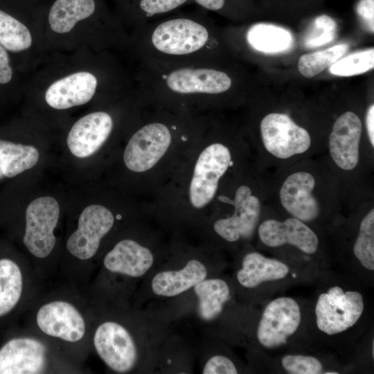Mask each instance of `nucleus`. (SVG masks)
Here are the masks:
<instances>
[{"mask_svg":"<svg viewBox=\"0 0 374 374\" xmlns=\"http://www.w3.org/2000/svg\"><path fill=\"white\" fill-rule=\"evenodd\" d=\"M259 129L265 149L275 158L288 159L310 148L309 132L287 114L268 113L262 118Z\"/></svg>","mask_w":374,"mask_h":374,"instance_id":"9","label":"nucleus"},{"mask_svg":"<svg viewBox=\"0 0 374 374\" xmlns=\"http://www.w3.org/2000/svg\"><path fill=\"white\" fill-rule=\"evenodd\" d=\"M195 299V312L204 323L217 321L233 299V285L227 280L211 276L192 290Z\"/></svg>","mask_w":374,"mask_h":374,"instance_id":"22","label":"nucleus"},{"mask_svg":"<svg viewBox=\"0 0 374 374\" xmlns=\"http://www.w3.org/2000/svg\"><path fill=\"white\" fill-rule=\"evenodd\" d=\"M362 122L354 112L346 111L335 121L329 135L330 155L341 170L355 169L359 161Z\"/></svg>","mask_w":374,"mask_h":374,"instance_id":"20","label":"nucleus"},{"mask_svg":"<svg viewBox=\"0 0 374 374\" xmlns=\"http://www.w3.org/2000/svg\"><path fill=\"white\" fill-rule=\"evenodd\" d=\"M13 75L9 53L0 45V87L8 85Z\"/></svg>","mask_w":374,"mask_h":374,"instance_id":"36","label":"nucleus"},{"mask_svg":"<svg viewBox=\"0 0 374 374\" xmlns=\"http://www.w3.org/2000/svg\"><path fill=\"white\" fill-rule=\"evenodd\" d=\"M155 256L152 250L132 239L118 242L103 259V271L110 276L136 281L154 269Z\"/></svg>","mask_w":374,"mask_h":374,"instance_id":"17","label":"nucleus"},{"mask_svg":"<svg viewBox=\"0 0 374 374\" xmlns=\"http://www.w3.org/2000/svg\"><path fill=\"white\" fill-rule=\"evenodd\" d=\"M114 127L111 115L100 111L89 114L75 123L67 136V145L75 157L93 154L107 140Z\"/></svg>","mask_w":374,"mask_h":374,"instance_id":"21","label":"nucleus"},{"mask_svg":"<svg viewBox=\"0 0 374 374\" xmlns=\"http://www.w3.org/2000/svg\"><path fill=\"white\" fill-rule=\"evenodd\" d=\"M300 303L291 296H278L264 307L255 328V340L262 348H283L299 332L303 322Z\"/></svg>","mask_w":374,"mask_h":374,"instance_id":"8","label":"nucleus"},{"mask_svg":"<svg viewBox=\"0 0 374 374\" xmlns=\"http://www.w3.org/2000/svg\"><path fill=\"white\" fill-rule=\"evenodd\" d=\"M348 49V44L341 43L322 50L304 53L299 57L298 70L303 77L313 78L346 55Z\"/></svg>","mask_w":374,"mask_h":374,"instance_id":"28","label":"nucleus"},{"mask_svg":"<svg viewBox=\"0 0 374 374\" xmlns=\"http://www.w3.org/2000/svg\"><path fill=\"white\" fill-rule=\"evenodd\" d=\"M294 270V266L287 262L249 251L237 265L235 280L239 287L252 291L267 285L288 281Z\"/></svg>","mask_w":374,"mask_h":374,"instance_id":"18","label":"nucleus"},{"mask_svg":"<svg viewBox=\"0 0 374 374\" xmlns=\"http://www.w3.org/2000/svg\"><path fill=\"white\" fill-rule=\"evenodd\" d=\"M114 224V217L107 208L98 204L86 207L79 216L77 229L67 239V251L80 261L91 260Z\"/></svg>","mask_w":374,"mask_h":374,"instance_id":"14","label":"nucleus"},{"mask_svg":"<svg viewBox=\"0 0 374 374\" xmlns=\"http://www.w3.org/2000/svg\"><path fill=\"white\" fill-rule=\"evenodd\" d=\"M220 199L231 204L234 211L231 215L217 220L213 226L215 233L224 240L234 243L251 238L259 224L261 204L253 195L251 188L240 186L233 199L220 197Z\"/></svg>","mask_w":374,"mask_h":374,"instance_id":"13","label":"nucleus"},{"mask_svg":"<svg viewBox=\"0 0 374 374\" xmlns=\"http://www.w3.org/2000/svg\"><path fill=\"white\" fill-rule=\"evenodd\" d=\"M261 243L268 248L276 249L290 246L307 256L316 255L319 248V239L308 224L290 217L284 220L267 219L257 228Z\"/></svg>","mask_w":374,"mask_h":374,"instance_id":"16","label":"nucleus"},{"mask_svg":"<svg viewBox=\"0 0 374 374\" xmlns=\"http://www.w3.org/2000/svg\"><path fill=\"white\" fill-rule=\"evenodd\" d=\"M211 267L204 260L192 258L179 265H168L152 270L149 289L160 299H172L186 294L193 287L211 276Z\"/></svg>","mask_w":374,"mask_h":374,"instance_id":"15","label":"nucleus"},{"mask_svg":"<svg viewBox=\"0 0 374 374\" xmlns=\"http://www.w3.org/2000/svg\"><path fill=\"white\" fill-rule=\"evenodd\" d=\"M129 15L136 26H142L193 4L192 0H127Z\"/></svg>","mask_w":374,"mask_h":374,"instance_id":"26","label":"nucleus"},{"mask_svg":"<svg viewBox=\"0 0 374 374\" xmlns=\"http://www.w3.org/2000/svg\"><path fill=\"white\" fill-rule=\"evenodd\" d=\"M374 68V48L359 50L343 55L329 68L336 76L349 77L366 73Z\"/></svg>","mask_w":374,"mask_h":374,"instance_id":"30","label":"nucleus"},{"mask_svg":"<svg viewBox=\"0 0 374 374\" xmlns=\"http://www.w3.org/2000/svg\"><path fill=\"white\" fill-rule=\"evenodd\" d=\"M92 344L100 359L113 372L125 374L137 369L143 359L142 344L126 322L105 319L92 334Z\"/></svg>","mask_w":374,"mask_h":374,"instance_id":"4","label":"nucleus"},{"mask_svg":"<svg viewBox=\"0 0 374 374\" xmlns=\"http://www.w3.org/2000/svg\"><path fill=\"white\" fill-rule=\"evenodd\" d=\"M0 374H37L52 371L53 348L44 338L13 327L1 337Z\"/></svg>","mask_w":374,"mask_h":374,"instance_id":"7","label":"nucleus"},{"mask_svg":"<svg viewBox=\"0 0 374 374\" xmlns=\"http://www.w3.org/2000/svg\"><path fill=\"white\" fill-rule=\"evenodd\" d=\"M60 217V207L51 197L36 198L27 206L22 243L34 258L43 260L56 244L54 229Z\"/></svg>","mask_w":374,"mask_h":374,"instance_id":"10","label":"nucleus"},{"mask_svg":"<svg viewBox=\"0 0 374 374\" xmlns=\"http://www.w3.org/2000/svg\"><path fill=\"white\" fill-rule=\"evenodd\" d=\"M96 8L95 0H56L48 15L50 26L56 33H68L78 21L91 16Z\"/></svg>","mask_w":374,"mask_h":374,"instance_id":"24","label":"nucleus"},{"mask_svg":"<svg viewBox=\"0 0 374 374\" xmlns=\"http://www.w3.org/2000/svg\"><path fill=\"white\" fill-rule=\"evenodd\" d=\"M366 296L360 288L341 279L322 285L314 308L317 331L322 337L344 338L366 317Z\"/></svg>","mask_w":374,"mask_h":374,"instance_id":"3","label":"nucleus"},{"mask_svg":"<svg viewBox=\"0 0 374 374\" xmlns=\"http://www.w3.org/2000/svg\"><path fill=\"white\" fill-rule=\"evenodd\" d=\"M175 127L160 121H153L138 129L124 152L123 160L127 168L136 172L151 169L168 149Z\"/></svg>","mask_w":374,"mask_h":374,"instance_id":"11","label":"nucleus"},{"mask_svg":"<svg viewBox=\"0 0 374 374\" xmlns=\"http://www.w3.org/2000/svg\"><path fill=\"white\" fill-rule=\"evenodd\" d=\"M30 265L0 246V337L30 305Z\"/></svg>","mask_w":374,"mask_h":374,"instance_id":"6","label":"nucleus"},{"mask_svg":"<svg viewBox=\"0 0 374 374\" xmlns=\"http://www.w3.org/2000/svg\"><path fill=\"white\" fill-rule=\"evenodd\" d=\"M32 37L28 28L19 20L0 9V45L8 53L29 48Z\"/></svg>","mask_w":374,"mask_h":374,"instance_id":"29","label":"nucleus"},{"mask_svg":"<svg viewBox=\"0 0 374 374\" xmlns=\"http://www.w3.org/2000/svg\"><path fill=\"white\" fill-rule=\"evenodd\" d=\"M316 179L307 171L290 174L279 190L283 208L291 215L306 224L314 222L321 213L320 204L314 194Z\"/></svg>","mask_w":374,"mask_h":374,"instance_id":"19","label":"nucleus"},{"mask_svg":"<svg viewBox=\"0 0 374 374\" xmlns=\"http://www.w3.org/2000/svg\"><path fill=\"white\" fill-rule=\"evenodd\" d=\"M141 93L147 100L185 105L210 104L242 96L247 75L233 62L166 67L140 66Z\"/></svg>","mask_w":374,"mask_h":374,"instance_id":"2","label":"nucleus"},{"mask_svg":"<svg viewBox=\"0 0 374 374\" xmlns=\"http://www.w3.org/2000/svg\"><path fill=\"white\" fill-rule=\"evenodd\" d=\"M98 86L96 77L86 71L78 72L53 82L47 89V104L57 109L84 105L95 94Z\"/></svg>","mask_w":374,"mask_h":374,"instance_id":"23","label":"nucleus"},{"mask_svg":"<svg viewBox=\"0 0 374 374\" xmlns=\"http://www.w3.org/2000/svg\"><path fill=\"white\" fill-rule=\"evenodd\" d=\"M365 125L369 142L374 147V104L368 107L365 116Z\"/></svg>","mask_w":374,"mask_h":374,"instance_id":"37","label":"nucleus"},{"mask_svg":"<svg viewBox=\"0 0 374 374\" xmlns=\"http://www.w3.org/2000/svg\"><path fill=\"white\" fill-rule=\"evenodd\" d=\"M353 255L364 271H374V210L371 208L362 218L353 245Z\"/></svg>","mask_w":374,"mask_h":374,"instance_id":"27","label":"nucleus"},{"mask_svg":"<svg viewBox=\"0 0 374 374\" xmlns=\"http://www.w3.org/2000/svg\"><path fill=\"white\" fill-rule=\"evenodd\" d=\"M34 321L42 337L69 348L86 342L89 336L86 313L72 299L55 298L43 301L34 313Z\"/></svg>","mask_w":374,"mask_h":374,"instance_id":"5","label":"nucleus"},{"mask_svg":"<svg viewBox=\"0 0 374 374\" xmlns=\"http://www.w3.org/2000/svg\"><path fill=\"white\" fill-rule=\"evenodd\" d=\"M282 369L290 374H338L339 371L326 368L323 362L311 355L289 353L280 357Z\"/></svg>","mask_w":374,"mask_h":374,"instance_id":"31","label":"nucleus"},{"mask_svg":"<svg viewBox=\"0 0 374 374\" xmlns=\"http://www.w3.org/2000/svg\"><path fill=\"white\" fill-rule=\"evenodd\" d=\"M203 374H237L239 368L230 357L222 353H216L208 357L202 366Z\"/></svg>","mask_w":374,"mask_h":374,"instance_id":"34","label":"nucleus"},{"mask_svg":"<svg viewBox=\"0 0 374 374\" xmlns=\"http://www.w3.org/2000/svg\"><path fill=\"white\" fill-rule=\"evenodd\" d=\"M374 0H360L357 6V12L368 31L373 33Z\"/></svg>","mask_w":374,"mask_h":374,"instance_id":"35","label":"nucleus"},{"mask_svg":"<svg viewBox=\"0 0 374 374\" xmlns=\"http://www.w3.org/2000/svg\"><path fill=\"white\" fill-rule=\"evenodd\" d=\"M140 66L166 67L225 64L234 58L221 29L198 8L175 12L136 29L134 36Z\"/></svg>","mask_w":374,"mask_h":374,"instance_id":"1","label":"nucleus"},{"mask_svg":"<svg viewBox=\"0 0 374 374\" xmlns=\"http://www.w3.org/2000/svg\"><path fill=\"white\" fill-rule=\"evenodd\" d=\"M39 156L34 146L0 137V166L4 177H15L33 168Z\"/></svg>","mask_w":374,"mask_h":374,"instance_id":"25","label":"nucleus"},{"mask_svg":"<svg viewBox=\"0 0 374 374\" xmlns=\"http://www.w3.org/2000/svg\"><path fill=\"white\" fill-rule=\"evenodd\" d=\"M4 177V175L3 174L2 170L0 166V180Z\"/></svg>","mask_w":374,"mask_h":374,"instance_id":"38","label":"nucleus"},{"mask_svg":"<svg viewBox=\"0 0 374 374\" xmlns=\"http://www.w3.org/2000/svg\"><path fill=\"white\" fill-rule=\"evenodd\" d=\"M337 24L328 16L321 15L315 19L312 30L305 40L309 48L324 45L332 41L335 35Z\"/></svg>","mask_w":374,"mask_h":374,"instance_id":"33","label":"nucleus"},{"mask_svg":"<svg viewBox=\"0 0 374 374\" xmlns=\"http://www.w3.org/2000/svg\"><path fill=\"white\" fill-rule=\"evenodd\" d=\"M231 154L221 143L207 146L199 156L191 179L189 196L192 206L201 208L214 198L219 181L231 166Z\"/></svg>","mask_w":374,"mask_h":374,"instance_id":"12","label":"nucleus"},{"mask_svg":"<svg viewBox=\"0 0 374 374\" xmlns=\"http://www.w3.org/2000/svg\"><path fill=\"white\" fill-rule=\"evenodd\" d=\"M199 8L232 20H245L251 15L249 0H192Z\"/></svg>","mask_w":374,"mask_h":374,"instance_id":"32","label":"nucleus"}]
</instances>
